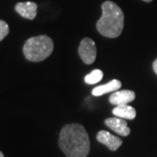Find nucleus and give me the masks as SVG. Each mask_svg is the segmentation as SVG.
Masks as SVG:
<instances>
[{
    "label": "nucleus",
    "instance_id": "2",
    "mask_svg": "<svg viewBox=\"0 0 157 157\" xmlns=\"http://www.w3.org/2000/svg\"><path fill=\"white\" fill-rule=\"evenodd\" d=\"M101 9L102 16L96 25L98 32L107 38H117L124 27L123 11L112 1L104 2Z\"/></svg>",
    "mask_w": 157,
    "mask_h": 157
},
{
    "label": "nucleus",
    "instance_id": "13",
    "mask_svg": "<svg viewBox=\"0 0 157 157\" xmlns=\"http://www.w3.org/2000/svg\"><path fill=\"white\" fill-rule=\"evenodd\" d=\"M153 69H154L155 73L157 74V59L154 61V63H153Z\"/></svg>",
    "mask_w": 157,
    "mask_h": 157
},
{
    "label": "nucleus",
    "instance_id": "9",
    "mask_svg": "<svg viewBox=\"0 0 157 157\" xmlns=\"http://www.w3.org/2000/svg\"><path fill=\"white\" fill-rule=\"evenodd\" d=\"M121 87V83L118 79H113L108 83L105 85H101L99 86L94 87L92 91V94L94 96H101L107 93L116 92Z\"/></svg>",
    "mask_w": 157,
    "mask_h": 157
},
{
    "label": "nucleus",
    "instance_id": "1",
    "mask_svg": "<svg viewBox=\"0 0 157 157\" xmlns=\"http://www.w3.org/2000/svg\"><path fill=\"white\" fill-rule=\"evenodd\" d=\"M59 145L67 157H86L90 151L88 135L79 124H68L61 129Z\"/></svg>",
    "mask_w": 157,
    "mask_h": 157
},
{
    "label": "nucleus",
    "instance_id": "8",
    "mask_svg": "<svg viewBox=\"0 0 157 157\" xmlns=\"http://www.w3.org/2000/svg\"><path fill=\"white\" fill-rule=\"evenodd\" d=\"M38 6L34 2H20L15 6V10L19 15L25 18L33 20L37 15Z\"/></svg>",
    "mask_w": 157,
    "mask_h": 157
},
{
    "label": "nucleus",
    "instance_id": "10",
    "mask_svg": "<svg viewBox=\"0 0 157 157\" xmlns=\"http://www.w3.org/2000/svg\"><path fill=\"white\" fill-rule=\"evenodd\" d=\"M113 113L116 117L127 120H134L136 116V111L133 107L128 105H120L113 109Z\"/></svg>",
    "mask_w": 157,
    "mask_h": 157
},
{
    "label": "nucleus",
    "instance_id": "6",
    "mask_svg": "<svg viewBox=\"0 0 157 157\" xmlns=\"http://www.w3.org/2000/svg\"><path fill=\"white\" fill-rule=\"evenodd\" d=\"M135 99V92L130 90H121L113 92V94L109 97V101L113 105H128L129 102Z\"/></svg>",
    "mask_w": 157,
    "mask_h": 157
},
{
    "label": "nucleus",
    "instance_id": "5",
    "mask_svg": "<svg viewBox=\"0 0 157 157\" xmlns=\"http://www.w3.org/2000/svg\"><path fill=\"white\" fill-rule=\"evenodd\" d=\"M97 140L99 142L102 143L103 145L107 146L112 151L117 150L122 144V140L119 137L113 135L112 134H110L109 132L105 131V130H101L98 133Z\"/></svg>",
    "mask_w": 157,
    "mask_h": 157
},
{
    "label": "nucleus",
    "instance_id": "12",
    "mask_svg": "<svg viewBox=\"0 0 157 157\" xmlns=\"http://www.w3.org/2000/svg\"><path fill=\"white\" fill-rule=\"evenodd\" d=\"M9 33V26L4 20H0V41L6 38Z\"/></svg>",
    "mask_w": 157,
    "mask_h": 157
},
{
    "label": "nucleus",
    "instance_id": "11",
    "mask_svg": "<svg viewBox=\"0 0 157 157\" xmlns=\"http://www.w3.org/2000/svg\"><path fill=\"white\" fill-rule=\"evenodd\" d=\"M103 78V73L100 69H95L94 71H92L91 73H88L86 77H85V82L86 84L94 85L100 82Z\"/></svg>",
    "mask_w": 157,
    "mask_h": 157
},
{
    "label": "nucleus",
    "instance_id": "3",
    "mask_svg": "<svg viewBox=\"0 0 157 157\" xmlns=\"http://www.w3.org/2000/svg\"><path fill=\"white\" fill-rule=\"evenodd\" d=\"M53 51V42L50 37L40 35L29 39L24 45L23 52L25 57L33 62H39L45 59Z\"/></svg>",
    "mask_w": 157,
    "mask_h": 157
},
{
    "label": "nucleus",
    "instance_id": "14",
    "mask_svg": "<svg viewBox=\"0 0 157 157\" xmlns=\"http://www.w3.org/2000/svg\"><path fill=\"white\" fill-rule=\"evenodd\" d=\"M0 157H5L4 156V155H3V153L0 151Z\"/></svg>",
    "mask_w": 157,
    "mask_h": 157
},
{
    "label": "nucleus",
    "instance_id": "15",
    "mask_svg": "<svg viewBox=\"0 0 157 157\" xmlns=\"http://www.w3.org/2000/svg\"><path fill=\"white\" fill-rule=\"evenodd\" d=\"M143 1H145V2H147V3H148V2H151L152 0H143Z\"/></svg>",
    "mask_w": 157,
    "mask_h": 157
},
{
    "label": "nucleus",
    "instance_id": "4",
    "mask_svg": "<svg viewBox=\"0 0 157 157\" xmlns=\"http://www.w3.org/2000/svg\"><path fill=\"white\" fill-rule=\"evenodd\" d=\"M78 54L84 63L87 65L93 64L97 55V49L94 41L89 38L82 39L78 47Z\"/></svg>",
    "mask_w": 157,
    "mask_h": 157
},
{
    "label": "nucleus",
    "instance_id": "7",
    "mask_svg": "<svg viewBox=\"0 0 157 157\" xmlns=\"http://www.w3.org/2000/svg\"><path fill=\"white\" fill-rule=\"evenodd\" d=\"M105 124L109 128L121 136H128L130 134V128L128 127V123L124 119L119 117L108 118L105 121Z\"/></svg>",
    "mask_w": 157,
    "mask_h": 157
}]
</instances>
